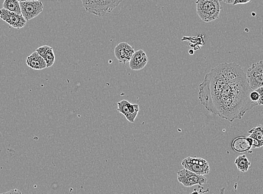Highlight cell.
Segmentation results:
<instances>
[{
    "label": "cell",
    "mask_w": 263,
    "mask_h": 194,
    "mask_svg": "<svg viewBox=\"0 0 263 194\" xmlns=\"http://www.w3.org/2000/svg\"><path fill=\"white\" fill-rule=\"evenodd\" d=\"M246 76L252 90L263 86V61L252 64L247 70Z\"/></svg>",
    "instance_id": "5"
},
{
    "label": "cell",
    "mask_w": 263,
    "mask_h": 194,
    "mask_svg": "<svg viewBox=\"0 0 263 194\" xmlns=\"http://www.w3.org/2000/svg\"><path fill=\"white\" fill-rule=\"evenodd\" d=\"M148 62V56L142 50L135 51L130 61V68L132 70H140L146 66Z\"/></svg>",
    "instance_id": "11"
},
{
    "label": "cell",
    "mask_w": 263,
    "mask_h": 194,
    "mask_svg": "<svg viewBox=\"0 0 263 194\" xmlns=\"http://www.w3.org/2000/svg\"><path fill=\"white\" fill-rule=\"evenodd\" d=\"M2 6L9 11L22 14L20 2L18 0H4Z\"/></svg>",
    "instance_id": "16"
},
{
    "label": "cell",
    "mask_w": 263,
    "mask_h": 194,
    "mask_svg": "<svg viewBox=\"0 0 263 194\" xmlns=\"http://www.w3.org/2000/svg\"><path fill=\"white\" fill-rule=\"evenodd\" d=\"M22 14L26 22L34 20L44 10L43 3L36 1L20 2Z\"/></svg>",
    "instance_id": "7"
},
{
    "label": "cell",
    "mask_w": 263,
    "mask_h": 194,
    "mask_svg": "<svg viewBox=\"0 0 263 194\" xmlns=\"http://www.w3.org/2000/svg\"><path fill=\"white\" fill-rule=\"evenodd\" d=\"M36 51L44 58L48 68L53 66L55 62V55L52 47L44 46L39 47Z\"/></svg>",
    "instance_id": "14"
},
{
    "label": "cell",
    "mask_w": 263,
    "mask_h": 194,
    "mask_svg": "<svg viewBox=\"0 0 263 194\" xmlns=\"http://www.w3.org/2000/svg\"><path fill=\"white\" fill-rule=\"evenodd\" d=\"M20 2L36 1V0H18Z\"/></svg>",
    "instance_id": "23"
},
{
    "label": "cell",
    "mask_w": 263,
    "mask_h": 194,
    "mask_svg": "<svg viewBox=\"0 0 263 194\" xmlns=\"http://www.w3.org/2000/svg\"><path fill=\"white\" fill-rule=\"evenodd\" d=\"M196 4V13L203 22H211L219 18L222 9L219 0H197Z\"/></svg>",
    "instance_id": "2"
},
{
    "label": "cell",
    "mask_w": 263,
    "mask_h": 194,
    "mask_svg": "<svg viewBox=\"0 0 263 194\" xmlns=\"http://www.w3.org/2000/svg\"><path fill=\"white\" fill-rule=\"evenodd\" d=\"M182 165L190 171L204 176L208 174L210 172L208 162L202 158H187L182 160Z\"/></svg>",
    "instance_id": "6"
},
{
    "label": "cell",
    "mask_w": 263,
    "mask_h": 194,
    "mask_svg": "<svg viewBox=\"0 0 263 194\" xmlns=\"http://www.w3.org/2000/svg\"><path fill=\"white\" fill-rule=\"evenodd\" d=\"M10 193H12V194H18V193H20V194H21V192L18 191V190H17V189H15V190H12L10 192H6V194H10Z\"/></svg>",
    "instance_id": "22"
},
{
    "label": "cell",
    "mask_w": 263,
    "mask_h": 194,
    "mask_svg": "<svg viewBox=\"0 0 263 194\" xmlns=\"http://www.w3.org/2000/svg\"><path fill=\"white\" fill-rule=\"evenodd\" d=\"M232 146L234 150L238 153L248 152L252 148V144L248 137H238L234 140Z\"/></svg>",
    "instance_id": "13"
},
{
    "label": "cell",
    "mask_w": 263,
    "mask_h": 194,
    "mask_svg": "<svg viewBox=\"0 0 263 194\" xmlns=\"http://www.w3.org/2000/svg\"><path fill=\"white\" fill-rule=\"evenodd\" d=\"M26 64L32 70H42L48 68L45 60L36 50L28 56Z\"/></svg>",
    "instance_id": "12"
},
{
    "label": "cell",
    "mask_w": 263,
    "mask_h": 194,
    "mask_svg": "<svg viewBox=\"0 0 263 194\" xmlns=\"http://www.w3.org/2000/svg\"><path fill=\"white\" fill-rule=\"evenodd\" d=\"M259 94V99L257 102L258 106H263V86L260 87L256 90Z\"/></svg>",
    "instance_id": "18"
},
{
    "label": "cell",
    "mask_w": 263,
    "mask_h": 194,
    "mask_svg": "<svg viewBox=\"0 0 263 194\" xmlns=\"http://www.w3.org/2000/svg\"><path fill=\"white\" fill-rule=\"evenodd\" d=\"M0 18L15 29H21L26 24V20L22 14H18L2 8L0 9Z\"/></svg>",
    "instance_id": "8"
},
{
    "label": "cell",
    "mask_w": 263,
    "mask_h": 194,
    "mask_svg": "<svg viewBox=\"0 0 263 194\" xmlns=\"http://www.w3.org/2000/svg\"><path fill=\"white\" fill-rule=\"evenodd\" d=\"M252 90L246 74L236 63H222L210 70L200 84L199 99L206 110L232 122L258 106L251 100Z\"/></svg>",
    "instance_id": "1"
},
{
    "label": "cell",
    "mask_w": 263,
    "mask_h": 194,
    "mask_svg": "<svg viewBox=\"0 0 263 194\" xmlns=\"http://www.w3.org/2000/svg\"><path fill=\"white\" fill-rule=\"evenodd\" d=\"M251 1L252 0H236L232 4L234 6H236V4H246Z\"/></svg>",
    "instance_id": "20"
},
{
    "label": "cell",
    "mask_w": 263,
    "mask_h": 194,
    "mask_svg": "<svg viewBox=\"0 0 263 194\" xmlns=\"http://www.w3.org/2000/svg\"><path fill=\"white\" fill-rule=\"evenodd\" d=\"M250 134V136L256 139L260 143V146H263V126L258 125L255 128H253L248 132Z\"/></svg>",
    "instance_id": "17"
},
{
    "label": "cell",
    "mask_w": 263,
    "mask_h": 194,
    "mask_svg": "<svg viewBox=\"0 0 263 194\" xmlns=\"http://www.w3.org/2000/svg\"><path fill=\"white\" fill-rule=\"evenodd\" d=\"M117 104H118L117 111L123 114L126 120L134 123L140 111L138 104H132L126 100H122Z\"/></svg>",
    "instance_id": "9"
},
{
    "label": "cell",
    "mask_w": 263,
    "mask_h": 194,
    "mask_svg": "<svg viewBox=\"0 0 263 194\" xmlns=\"http://www.w3.org/2000/svg\"><path fill=\"white\" fill-rule=\"evenodd\" d=\"M234 164L236 165L239 171L242 172H248L250 166V162L245 154L238 156L234 160Z\"/></svg>",
    "instance_id": "15"
},
{
    "label": "cell",
    "mask_w": 263,
    "mask_h": 194,
    "mask_svg": "<svg viewBox=\"0 0 263 194\" xmlns=\"http://www.w3.org/2000/svg\"><path fill=\"white\" fill-rule=\"evenodd\" d=\"M135 50L132 46L126 42H121L116 46L114 55L120 63L126 64L130 62Z\"/></svg>",
    "instance_id": "10"
},
{
    "label": "cell",
    "mask_w": 263,
    "mask_h": 194,
    "mask_svg": "<svg viewBox=\"0 0 263 194\" xmlns=\"http://www.w3.org/2000/svg\"><path fill=\"white\" fill-rule=\"evenodd\" d=\"M259 94L256 90H252L250 94L251 100L257 102L258 99H259Z\"/></svg>",
    "instance_id": "19"
},
{
    "label": "cell",
    "mask_w": 263,
    "mask_h": 194,
    "mask_svg": "<svg viewBox=\"0 0 263 194\" xmlns=\"http://www.w3.org/2000/svg\"><path fill=\"white\" fill-rule=\"evenodd\" d=\"M177 178L178 182L187 188L194 186L196 184L202 186L208 182V179L204 175L196 174L185 168L178 172Z\"/></svg>",
    "instance_id": "4"
},
{
    "label": "cell",
    "mask_w": 263,
    "mask_h": 194,
    "mask_svg": "<svg viewBox=\"0 0 263 194\" xmlns=\"http://www.w3.org/2000/svg\"><path fill=\"white\" fill-rule=\"evenodd\" d=\"M236 0H220V2H222L227 4H233Z\"/></svg>",
    "instance_id": "21"
},
{
    "label": "cell",
    "mask_w": 263,
    "mask_h": 194,
    "mask_svg": "<svg viewBox=\"0 0 263 194\" xmlns=\"http://www.w3.org/2000/svg\"><path fill=\"white\" fill-rule=\"evenodd\" d=\"M122 0H82V6L86 10L98 16H102L110 14Z\"/></svg>",
    "instance_id": "3"
}]
</instances>
